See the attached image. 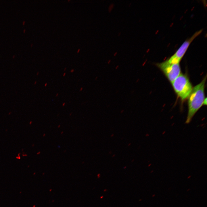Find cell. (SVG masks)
Instances as JSON below:
<instances>
[{
  "instance_id": "ba28073f",
  "label": "cell",
  "mask_w": 207,
  "mask_h": 207,
  "mask_svg": "<svg viewBox=\"0 0 207 207\" xmlns=\"http://www.w3.org/2000/svg\"><path fill=\"white\" fill-rule=\"evenodd\" d=\"M111 62V60H109L107 62V63L108 64H109Z\"/></svg>"
},
{
  "instance_id": "277c9868",
  "label": "cell",
  "mask_w": 207,
  "mask_h": 207,
  "mask_svg": "<svg viewBox=\"0 0 207 207\" xmlns=\"http://www.w3.org/2000/svg\"><path fill=\"white\" fill-rule=\"evenodd\" d=\"M202 31V30H200L196 32L191 37L185 40L175 53L167 60L168 62L171 64L179 63L191 43Z\"/></svg>"
},
{
  "instance_id": "30bf717a",
  "label": "cell",
  "mask_w": 207,
  "mask_h": 207,
  "mask_svg": "<svg viewBox=\"0 0 207 207\" xmlns=\"http://www.w3.org/2000/svg\"><path fill=\"white\" fill-rule=\"evenodd\" d=\"M117 52H115L114 53V56H115L116 55V54H117Z\"/></svg>"
},
{
  "instance_id": "5bb4252c",
  "label": "cell",
  "mask_w": 207,
  "mask_h": 207,
  "mask_svg": "<svg viewBox=\"0 0 207 207\" xmlns=\"http://www.w3.org/2000/svg\"><path fill=\"white\" fill-rule=\"evenodd\" d=\"M47 83H46L45 84L44 86H45V87H46V86H47Z\"/></svg>"
},
{
  "instance_id": "5b68a950",
  "label": "cell",
  "mask_w": 207,
  "mask_h": 207,
  "mask_svg": "<svg viewBox=\"0 0 207 207\" xmlns=\"http://www.w3.org/2000/svg\"><path fill=\"white\" fill-rule=\"evenodd\" d=\"M114 4L113 3L111 4L109 6L108 8V11L109 12H110L112 9L114 7Z\"/></svg>"
},
{
  "instance_id": "cb8c5ba5",
  "label": "cell",
  "mask_w": 207,
  "mask_h": 207,
  "mask_svg": "<svg viewBox=\"0 0 207 207\" xmlns=\"http://www.w3.org/2000/svg\"><path fill=\"white\" fill-rule=\"evenodd\" d=\"M189 190H190V189H188L187 190V191H189Z\"/></svg>"
},
{
  "instance_id": "8fae6325",
  "label": "cell",
  "mask_w": 207,
  "mask_h": 207,
  "mask_svg": "<svg viewBox=\"0 0 207 207\" xmlns=\"http://www.w3.org/2000/svg\"><path fill=\"white\" fill-rule=\"evenodd\" d=\"M65 105V103L64 102L62 104V106H64Z\"/></svg>"
},
{
  "instance_id": "d4e9b609",
  "label": "cell",
  "mask_w": 207,
  "mask_h": 207,
  "mask_svg": "<svg viewBox=\"0 0 207 207\" xmlns=\"http://www.w3.org/2000/svg\"><path fill=\"white\" fill-rule=\"evenodd\" d=\"M25 30L24 29V31H25Z\"/></svg>"
},
{
  "instance_id": "9a60e30c",
  "label": "cell",
  "mask_w": 207,
  "mask_h": 207,
  "mask_svg": "<svg viewBox=\"0 0 207 207\" xmlns=\"http://www.w3.org/2000/svg\"><path fill=\"white\" fill-rule=\"evenodd\" d=\"M124 110H121V112H120L121 113H122V112H124Z\"/></svg>"
},
{
  "instance_id": "7a4b0ae2",
  "label": "cell",
  "mask_w": 207,
  "mask_h": 207,
  "mask_svg": "<svg viewBox=\"0 0 207 207\" xmlns=\"http://www.w3.org/2000/svg\"><path fill=\"white\" fill-rule=\"evenodd\" d=\"M171 83L175 92L182 101L188 97L193 89L187 76L183 74H180Z\"/></svg>"
},
{
  "instance_id": "4fadbf2b",
  "label": "cell",
  "mask_w": 207,
  "mask_h": 207,
  "mask_svg": "<svg viewBox=\"0 0 207 207\" xmlns=\"http://www.w3.org/2000/svg\"><path fill=\"white\" fill-rule=\"evenodd\" d=\"M66 74V72H64V73L63 74V76H65Z\"/></svg>"
},
{
  "instance_id": "484cf974",
  "label": "cell",
  "mask_w": 207,
  "mask_h": 207,
  "mask_svg": "<svg viewBox=\"0 0 207 207\" xmlns=\"http://www.w3.org/2000/svg\"><path fill=\"white\" fill-rule=\"evenodd\" d=\"M38 74H39V72H38V73H37V75H38Z\"/></svg>"
},
{
  "instance_id": "44dd1931",
  "label": "cell",
  "mask_w": 207,
  "mask_h": 207,
  "mask_svg": "<svg viewBox=\"0 0 207 207\" xmlns=\"http://www.w3.org/2000/svg\"><path fill=\"white\" fill-rule=\"evenodd\" d=\"M139 80V79H138L136 81V82H138Z\"/></svg>"
},
{
  "instance_id": "52a82bcc",
  "label": "cell",
  "mask_w": 207,
  "mask_h": 207,
  "mask_svg": "<svg viewBox=\"0 0 207 207\" xmlns=\"http://www.w3.org/2000/svg\"><path fill=\"white\" fill-rule=\"evenodd\" d=\"M74 71V70L73 69H71L70 71V72L71 73H73Z\"/></svg>"
},
{
  "instance_id": "8992f818",
  "label": "cell",
  "mask_w": 207,
  "mask_h": 207,
  "mask_svg": "<svg viewBox=\"0 0 207 207\" xmlns=\"http://www.w3.org/2000/svg\"><path fill=\"white\" fill-rule=\"evenodd\" d=\"M207 104V98H206L204 101L203 104L204 105H206Z\"/></svg>"
},
{
  "instance_id": "e0dca14e",
  "label": "cell",
  "mask_w": 207,
  "mask_h": 207,
  "mask_svg": "<svg viewBox=\"0 0 207 207\" xmlns=\"http://www.w3.org/2000/svg\"><path fill=\"white\" fill-rule=\"evenodd\" d=\"M121 33V32H119V33L118 34V35L119 36L120 34Z\"/></svg>"
},
{
  "instance_id": "6da1fadb",
  "label": "cell",
  "mask_w": 207,
  "mask_h": 207,
  "mask_svg": "<svg viewBox=\"0 0 207 207\" xmlns=\"http://www.w3.org/2000/svg\"><path fill=\"white\" fill-rule=\"evenodd\" d=\"M206 79V76L200 83L192 89L188 97V110L186 124L190 122L195 114L203 104L205 99L204 90Z\"/></svg>"
},
{
  "instance_id": "9c48e42d",
  "label": "cell",
  "mask_w": 207,
  "mask_h": 207,
  "mask_svg": "<svg viewBox=\"0 0 207 207\" xmlns=\"http://www.w3.org/2000/svg\"><path fill=\"white\" fill-rule=\"evenodd\" d=\"M119 66L118 65L116 66L115 67V69H118V68H119Z\"/></svg>"
},
{
  "instance_id": "2e32d148",
  "label": "cell",
  "mask_w": 207,
  "mask_h": 207,
  "mask_svg": "<svg viewBox=\"0 0 207 207\" xmlns=\"http://www.w3.org/2000/svg\"><path fill=\"white\" fill-rule=\"evenodd\" d=\"M97 78H98V77H97V76H96V77L95 78V80H97Z\"/></svg>"
},
{
  "instance_id": "ffe728a7",
  "label": "cell",
  "mask_w": 207,
  "mask_h": 207,
  "mask_svg": "<svg viewBox=\"0 0 207 207\" xmlns=\"http://www.w3.org/2000/svg\"><path fill=\"white\" fill-rule=\"evenodd\" d=\"M66 68H65L64 69V71H65L66 70Z\"/></svg>"
},
{
  "instance_id": "d6986e66",
  "label": "cell",
  "mask_w": 207,
  "mask_h": 207,
  "mask_svg": "<svg viewBox=\"0 0 207 207\" xmlns=\"http://www.w3.org/2000/svg\"><path fill=\"white\" fill-rule=\"evenodd\" d=\"M131 3H129V7H130V5H131Z\"/></svg>"
},
{
  "instance_id": "603a6c76",
  "label": "cell",
  "mask_w": 207,
  "mask_h": 207,
  "mask_svg": "<svg viewBox=\"0 0 207 207\" xmlns=\"http://www.w3.org/2000/svg\"><path fill=\"white\" fill-rule=\"evenodd\" d=\"M155 195L154 194V195H153L152 196V197H153Z\"/></svg>"
},
{
  "instance_id": "7402d4cb",
  "label": "cell",
  "mask_w": 207,
  "mask_h": 207,
  "mask_svg": "<svg viewBox=\"0 0 207 207\" xmlns=\"http://www.w3.org/2000/svg\"><path fill=\"white\" fill-rule=\"evenodd\" d=\"M25 22V21H24V22H23V24H24V23Z\"/></svg>"
},
{
  "instance_id": "ac0fdd59",
  "label": "cell",
  "mask_w": 207,
  "mask_h": 207,
  "mask_svg": "<svg viewBox=\"0 0 207 207\" xmlns=\"http://www.w3.org/2000/svg\"><path fill=\"white\" fill-rule=\"evenodd\" d=\"M58 93H57L56 94V97H57V96H58Z\"/></svg>"
},
{
  "instance_id": "3957f363",
  "label": "cell",
  "mask_w": 207,
  "mask_h": 207,
  "mask_svg": "<svg viewBox=\"0 0 207 207\" xmlns=\"http://www.w3.org/2000/svg\"><path fill=\"white\" fill-rule=\"evenodd\" d=\"M156 65L163 72L171 83L180 74L179 63H170L166 60L163 62L157 63Z\"/></svg>"
},
{
  "instance_id": "7c38bea8",
  "label": "cell",
  "mask_w": 207,
  "mask_h": 207,
  "mask_svg": "<svg viewBox=\"0 0 207 207\" xmlns=\"http://www.w3.org/2000/svg\"><path fill=\"white\" fill-rule=\"evenodd\" d=\"M83 89V88L82 87H81L80 89V91H82V90Z\"/></svg>"
}]
</instances>
